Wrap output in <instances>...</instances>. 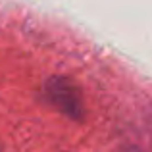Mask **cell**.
Masks as SVG:
<instances>
[{
  "label": "cell",
  "instance_id": "6da1fadb",
  "mask_svg": "<svg viewBox=\"0 0 152 152\" xmlns=\"http://www.w3.org/2000/svg\"><path fill=\"white\" fill-rule=\"evenodd\" d=\"M46 98L52 102V106L58 108L62 114H66L71 119L83 118V96L79 87L71 79L54 75L45 85Z\"/></svg>",
  "mask_w": 152,
  "mask_h": 152
}]
</instances>
